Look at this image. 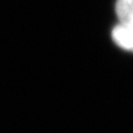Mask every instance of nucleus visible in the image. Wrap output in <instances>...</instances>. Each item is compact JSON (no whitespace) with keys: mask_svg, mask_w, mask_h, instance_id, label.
Segmentation results:
<instances>
[{"mask_svg":"<svg viewBox=\"0 0 133 133\" xmlns=\"http://www.w3.org/2000/svg\"><path fill=\"white\" fill-rule=\"evenodd\" d=\"M111 36L118 46L133 51V27L118 24L112 30Z\"/></svg>","mask_w":133,"mask_h":133,"instance_id":"1","label":"nucleus"},{"mask_svg":"<svg viewBox=\"0 0 133 133\" xmlns=\"http://www.w3.org/2000/svg\"><path fill=\"white\" fill-rule=\"evenodd\" d=\"M116 15L119 24L133 27V0H117Z\"/></svg>","mask_w":133,"mask_h":133,"instance_id":"2","label":"nucleus"}]
</instances>
